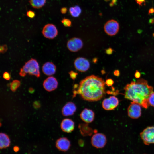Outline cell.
Masks as SVG:
<instances>
[{
  "instance_id": "cell-1",
  "label": "cell",
  "mask_w": 154,
  "mask_h": 154,
  "mask_svg": "<svg viewBox=\"0 0 154 154\" xmlns=\"http://www.w3.org/2000/svg\"><path fill=\"white\" fill-rule=\"evenodd\" d=\"M105 83L101 78L94 75L88 76L80 82L75 91L84 100L94 102L99 101L106 94Z\"/></svg>"
},
{
  "instance_id": "cell-2",
  "label": "cell",
  "mask_w": 154,
  "mask_h": 154,
  "mask_svg": "<svg viewBox=\"0 0 154 154\" xmlns=\"http://www.w3.org/2000/svg\"><path fill=\"white\" fill-rule=\"evenodd\" d=\"M126 98L137 103L145 108L149 105L148 99L153 92V88L149 85L147 81L143 79H138L136 82L132 81L124 88Z\"/></svg>"
},
{
  "instance_id": "cell-3",
  "label": "cell",
  "mask_w": 154,
  "mask_h": 154,
  "mask_svg": "<svg viewBox=\"0 0 154 154\" xmlns=\"http://www.w3.org/2000/svg\"><path fill=\"white\" fill-rule=\"evenodd\" d=\"M27 74L35 76L37 78L40 77L39 65L36 59L31 58L25 62V64L20 69L19 72L20 76L24 77Z\"/></svg>"
},
{
  "instance_id": "cell-4",
  "label": "cell",
  "mask_w": 154,
  "mask_h": 154,
  "mask_svg": "<svg viewBox=\"0 0 154 154\" xmlns=\"http://www.w3.org/2000/svg\"><path fill=\"white\" fill-rule=\"evenodd\" d=\"M140 137L146 145L154 143V126L149 127L140 133Z\"/></svg>"
},
{
  "instance_id": "cell-5",
  "label": "cell",
  "mask_w": 154,
  "mask_h": 154,
  "mask_svg": "<svg viewBox=\"0 0 154 154\" xmlns=\"http://www.w3.org/2000/svg\"><path fill=\"white\" fill-rule=\"evenodd\" d=\"M119 23L117 21L114 19L107 21L104 26L105 32L110 36L116 34L119 31Z\"/></svg>"
},
{
  "instance_id": "cell-6",
  "label": "cell",
  "mask_w": 154,
  "mask_h": 154,
  "mask_svg": "<svg viewBox=\"0 0 154 154\" xmlns=\"http://www.w3.org/2000/svg\"><path fill=\"white\" fill-rule=\"evenodd\" d=\"M107 143L106 136L102 133H96L93 135L91 139L92 145L97 148L104 147Z\"/></svg>"
},
{
  "instance_id": "cell-7",
  "label": "cell",
  "mask_w": 154,
  "mask_h": 154,
  "mask_svg": "<svg viewBox=\"0 0 154 154\" xmlns=\"http://www.w3.org/2000/svg\"><path fill=\"white\" fill-rule=\"evenodd\" d=\"M42 33L45 38L49 39H53L58 35V31L54 25L49 23L44 27Z\"/></svg>"
},
{
  "instance_id": "cell-8",
  "label": "cell",
  "mask_w": 154,
  "mask_h": 154,
  "mask_svg": "<svg viewBox=\"0 0 154 154\" xmlns=\"http://www.w3.org/2000/svg\"><path fill=\"white\" fill-rule=\"evenodd\" d=\"M74 65L76 69L81 72L87 71L90 67V63L89 61L83 57L77 58L74 61Z\"/></svg>"
},
{
  "instance_id": "cell-9",
  "label": "cell",
  "mask_w": 154,
  "mask_h": 154,
  "mask_svg": "<svg viewBox=\"0 0 154 154\" xmlns=\"http://www.w3.org/2000/svg\"><path fill=\"white\" fill-rule=\"evenodd\" d=\"M83 42L80 38L74 37L68 40L67 46L70 51L76 52L81 50L83 47Z\"/></svg>"
},
{
  "instance_id": "cell-10",
  "label": "cell",
  "mask_w": 154,
  "mask_h": 154,
  "mask_svg": "<svg viewBox=\"0 0 154 154\" xmlns=\"http://www.w3.org/2000/svg\"><path fill=\"white\" fill-rule=\"evenodd\" d=\"M118 99L114 96H110L108 98L104 99L102 103V108L107 110H114L118 105Z\"/></svg>"
},
{
  "instance_id": "cell-11",
  "label": "cell",
  "mask_w": 154,
  "mask_h": 154,
  "mask_svg": "<svg viewBox=\"0 0 154 154\" xmlns=\"http://www.w3.org/2000/svg\"><path fill=\"white\" fill-rule=\"evenodd\" d=\"M141 106L139 104L132 102L129 106L127 109L128 116L132 119H137L141 116Z\"/></svg>"
},
{
  "instance_id": "cell-12",
  "label": "cell",
  "mask_w": 154,
  "mask_h": 154,
  "mask_svg": "<svg viewBox=\"0 0 154 154\" xmlns=\"http://www.w3.org/2000/svg\"><path fill=\"white\" fill-rule=\"evenodd\" d=\"M58 85V81L56 78L53 76H50L46 78L44 81L43 86L47 91L51 92L55 90Z\"/></svg>"
},
{
  "instance_id": "cell-13",
  "label": "cell",
  "mask_w": 154,
  "mask_h": 154,
  "mask_svg": "<svg viewBox=\"0 0 154 154\" xmlns=\"http://www.w3.org/2000/svg\"><path fill=\"white\" fill-rule=\"evenodd\" d=\"M80 117L81 119L86 123H90L94 121L95 113L92 110L86 108L81 112Z\"/></svg>"
},
{
  "instance_id": "cell-14",
  "label": "cell",
  "mask_w": 154,
  "mask_h": 154,
  "mask_svg": "<svg viewBox=\"0 0 154 154\" xmlns=\"http://www.w3.org/2000/svg\"><path fill=\"white\" fill-rule=\"evenodd\" d=\"M71 146L70 141L65 137H60L56 143V147L60 151L65 152L67 151Z\"/></svg>"
},
{
  "instance_id": "cell-15",
  "label": "cell",
  "mask_w": 154,
  "mask_h": 154,
  "mask_svg": "<svg viewBox=\"0 0 154 154\" xmlns=\"http://www.w3.org/2000/svg\"><path fill=\"white\" fill-rule=\"evenodd\" d=\"M62 130L66 133H70L72 131L75 127V123L72 119L66 118L63 119L60 124Z\"/></svg>"
},
{
  "instance_id": "cell-16",
  "label": "cell",
  "mask_w": 154,
  "mask_h": 154,
  "mask_svg": "<svg viewBox=\"0 0 154 154\" xmlns=\"http://www.w3.org/2000/svg\"><path fill=\"white\" fill-rule=\"evenodd\" d=\"M77 109L76 105L72 102H68L63 107L62 113L63 116H67L73 115Z\"/></svg>"
},
{
  "instance_id": "cell-17",
  "label": "cell",
  "mask_w": 154,
  "mask_h": 154,
  "mask_svg": "<svg viewBox=\"0 0 154 154\" xmlns=\"http://www.w3.org/2000/svg\"><path fill=\"white\" fill-rule=\"evenodd\" d=\"M42 71L43 73L46 75L51 76L55 73L56 67L52 62H47L42 66Z\"/></svg>"
},
{
  "instance_id": "cell-18",
  "label": "cell",
  "mask_w": 154,
  "mask_h": 154,
  "mask_svg": "<svg viewBox=\"0 0 154 154\" xmlns=\"http://www.w3.org/2000/svg\"><path fill=\"white\" fill-rule=\"evenodd\" d=\"M11 144L10 139L5 133H1L0 134V148L3 149L9 147Z\"/></svg>"
},
{
  "instance_id": "cell-19",
  "label": "cell",
  "mask_w": 154,
  "mask_h": 154,
  "mask_svg": "<svg viewBox=\"0 0 154 154\" xmlns=\"http://www.w3.org/2000/svg\"><path fill=\"white\" fill-rule=\"evenodd\" d=\"M78 127L81 134L83 136H90L94 132L92 129L87 124H80Z\"/></svg>"
},
{
  "instance_id": "cell-20",
  "label": "cell",
  "mask_w": 154,
  "mask_h": 154,
  "mask_svg": "<svg viewBox=\"0 0 154 154\" xmlns=\"http://www.w3.org/2000/svg\"><path fill=\"white\" fill-rule=\"evenodd\" d=\"M46 0H29V2L32 7L36 9L40 8L46 3Z\"/></svg>"
},
{
  "instance_id": "cell-21",
  "label": "cell",
  "mask_w": 154,
  "mask_h": 154,
  "mask_svg": "<svg viewBox=\"0 0 154 154\" xmlns=\"http://www.w3.org/2000/svg\"><path fill=\"white\" fill-rule=\"evenodd\" d=\"M69 11L71 15L74 17H78L82 11L81 9L78 5L70 7L69 9Z\"/></svg>"
},
{
  "instance_id": "cell-22",
  "label": "cell",
  "mask_w": 154,
  "mask_h": 154,
  "mask_svg": "<svg viewBox=\"0 0 154 154\" xmlns=\"http://www.w3.org/2000/svg\"><path fill=\"white\" fill-rule=\"evenodd\" d=\"M20 85V81L18 80H13L10 84V89L13 92L15 91Z\"/></svg>"
},
{
  "instance_id": "cell-23",
  "label": "cell",
  "mask_w": 154,
  "mask_h": 154,
  "mask_svg": "<svg viewBox=\"0 0 154 154\" xmlns=\"http://www.w3.org/2000/svg\"><path fill=\"white\" fill-rule=\"evenodd\" d=\"M149 105L154 107V92H153L149 96L148 99Z\"/></svg>"
},
{
  "instance_id": "cell-24",
  "label": "cell",
  "mask_w": 154,
  "mask_h": 154,
  "mask_svg": "<svg viewBox=\"0 0 154 154\" xmlns=\"http://www.w3.org/2000/svg\"><path fill=\"white\" fill-rule=\"evenodd\" d=\"M61 22L66 27H70L71 25V21L68 19L64 18L62 20Z\"/></svg>"
},
{
  "instance_id": "cell-25",
  "label": "cell",
  "mask_w": 154,
  "mask_h": 154,
  "mask_svg": "<svg viewBox=\"0 0 154 154\" xmlns=\"http://www.w3.org/2000/svg\"><path fill=\"white\" fill-rule=\"evenodd\" d=\"M70 78L73 80H74L76 79L78 75L77 72H75L73 71H71L69 72Z\"/></svg>"
},
{
  "instance_id": "cell-26",
  "label": "cell",
  "mask_w": 154,
  "mask_h": 154,
  "mask_svg": "<svg viewBox=\"0 0 154 154\" xmlns=\"http://www.w3.org/2000/svg\"><path fill=\"white\" fill-rule=\"evenodd\" d=\"M27 15L29 17L33 18L35 17V14L33 11L29 10L27 12Z\"/></svg>"
},
{
  "instance_id": "cell-27",
  "label": "cell",
  "mask_w": 154,
  "mask_h": 154,
  "mask_svg": "<svg viewBox=\"0 0 154 154\" xmlns=\"http://www.w3.org/2000/svg\"><path fill=\"white\" fill-rule=\"evenodd\" d=\"M105 83L108 86H112L113 84L114 81L112 79L109 78L106 80Z\"/></svg>"
},
{
  "instance_id": "cell-28",
  "label": "cell",
  "mask_w": 154,
  "mask_h": 154,
  "mask_svg": "<svg viewBox=\"0 0 154 154\" xmlns=\"http://www.w3.org/2000/svg\"><path fill=\"white\" fill-rule=\"evenodd\" d=\"M7 47L6 45H4L1 46L0 48V52L2 53H5L7 50Z\"/></svg>"
},
{
  "instance_id": "cell-29",
  "label": "cell",
  "mask_w": 154,
  "mask_h": 154,
  "mask_svg": "<svg viewBox=\"0 0 154 154\" xmlns=\"http://www.w3.org/2000/svg\"><path fill=\"white\" fill-rule=\"evenodd\" d=\"M3 77L4 79L7 80H9L11 78L10 75L7 72H5L3 73Z\"/></svg>"
},
{
  "instance_id": "cell-30",
  "label": "cell",
  "mask_w": 154,
  "mask_h": 154,
  "mask_svg": "<svg viewBox=\"0 0 154 154\" xmlns=\"http://www.w3.org/2000/svg\"><path fill=\"white\" fill-rule=\"evenodd\" d=\"M33 106L35 108L37 109L40 107V104L39 102L36 101L34 102Z\"/></svg>"
},
{
  "instance_id": "cell-31",
  "label": "cell",
  "mask_w": 154,
  "mask_h": 154,
  "mask_svg": "<svg viewBox=\"0 0 154 154\" xmlns=\"http://www.w3.org/2000/svg\"><path fill=\"white\" fill-rule=\"evenodd\" d=\"M114 50L111 48H109L106 50V53L108 55L112 54Z\"/></svg>"
},
{
  "instance_id": "cell-32",
  "label": "cell",
  "mask_w": 154,
  "mask_h": 154,
  "mask_svg": "<svg viewBox=\"0 0 154 154\" xmlns=\"http://www.w3.org/2000/svg\"><path fill=\"white\" fill-rule=\"evenodd\" d=\"M141 76V74L138 70H136L135 74V76L137 78H139Z\"/></svg>"
},
{
  "instance_id": "cell-33",
  "label": "cell",
  "mask_w": 154,
  "mask_h": 154,
  "mask_svg": "<svg viewBox=\"0 0 154 154\" xmlns=\"http://www.w3.org/2000/svg\"><path fill=\"white\" fill-rule=\"evenodd\" d=\"M113 73L114 75L117 76H118L120 75V72L118 70H114Z\"/></svg>"
},
{
  "instance_id": "cell-34",
  "label": "cell",
  "mask_w": 154,
  "mask_h": 154,
  "mask_svg": "<svg viewBox=\"0 0 154 154\" xmlns=\"http://www.w3.org/2000/svg\"><path fill=\"white\" fill-rule=\"evenodd\" d=\"M78 144L80 146L83 147L84 145V141L81 139H80L78 141Z\"/></svg>"
},
{
  "instance_id": "cell-35",
  "label": "cell",
  "mask_w": 154,
  "mask_h": 154,
  "mask_svg": "<svg viewBox=\"0 0 154 154\" xmlns=\"http://www.w3.org/2000/svg\"><path fill=\"white\" fill-rule=\"evenodd\" d=\"M137 3L140 5H142L145 1V0H135Z\"/></svg>"
},
{
  "instance_id": "cell-36",
  "label": "cell",
  "mask_w": 154,
  "mask_h": 154,
  "mask_svg": "<svg viewBox=\"0 0 154 154\" xmlns=\"http://www.w3.org/2000/svg\"><path fill=\"white\" fill-rule=\"evenodd\" d=\"M67 11V8L66 7H63L61 9V12L62 14H65Z\"/></svg>"
},
{
  "instance_id": "cell-37",
  "label": "cell",
  "mask_w": 154,
  "mask_h": 154,
  "mask_svg": "<svg viewBox=\"0 0 154 154\" xmlns=\"http://www.w3.org/2000/svg\"><path fill=\"white\" fill-rule=\"evenodd\" d=\"M29 91L30 93H32L34 92V90L33 88H30L29 89Z\"/></svg>"
},
{
  "instance_id": "cell-38",
  "label": "cell",
  "mask_w": 154,
  "mask_h": 154,
  "mask_svg": "<svg viewBox=\"0 0 154 154\" xmlns=\"http://www.w3.org/2000/svg\"><path fill=\"white\" fill-rule=\"evenodd\" d=\"M14 150L15 152H17L19 150V148L17 146H15L14 147Z\"/></svg>"
}]
</instances>
